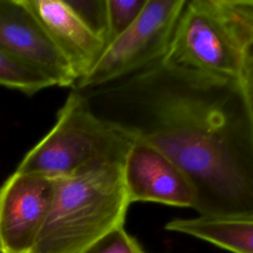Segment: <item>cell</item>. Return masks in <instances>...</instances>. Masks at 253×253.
Returning a JSON list of instances; mask_svg holds the SVG:
<instances>
[{"label":"cell","mask_w":253,"mask_h":253,"mask_svg":"<svg viewBox=\"0 0 253 253\" xmlns=\"http://www.w3.org/2000/svg\"><path fill=\"white\" fill-rule=\"evenodd\" d=\"M87 100L177 165L200 215L253 216V115L240 79L161 60L94 88Z\"/></svg>","instance_id":"1"},{"label":"cell","mask_w":253,"mask_h":253,"mask_svg":"<svg viewBox=\"0 0 253 253\" xmlns=\"http://www.w3.org/2000/svg\"><path fill=\"white\" fill-rule=\"evenodd\" d=\"M123 165L57 178L49 211L30 253H85L110 231L124 226L130 203Z\"/></svg>","instance_id":"2"},{"label":"cell","mask_w":253,"mask_h":253,"mask_svg":"<svg viewBox=\"0 0 253 253\" xmlns=\"http://www.w3.org/2000/svg\"><path fill=\"white\" fill-rule=\"evenodd\" d=\"M253 45V0H186L166 63L240 79Z\"/></svg>","instance_id":"3"},{"label":"cell","mask_w":253,"mask_h":253,"mask_svg":"<svg viewBox=\"0 0 253 253\" xmlns=\"http://www.w3.org/2000/svg\"><path fill=\"white\" fill-rule=\"evenodd\" d=\"M133 138L97 116L86 96L72 92L49 132L22 159L17 172L71 177L124 164Z\"/></svg>","instance_id":"4"},{"label":"cell","mask_w":253,"mask_h":253,"mask_svg":"<svg viewBox=\"0 0 253 253\" xmlns=\"http://www.w3.org/2000/svg\"><path fill=\"white\" fill-rule=\"evenodd\" d=\"M185 4L186 0H147L136 21L77 81L78 88H98L163 60Z\"/></svg>","instance_id":"5"},{"label":"cell","mask_w":253,"mask_h":253,"mask_svg":"<svg viewBox=\"0 0 253 253\" xmlns=\"http://www.w3.org/2000/svg\"><path fill=\"white\" fill-rule=\"evenodd\" d=\"M0 52L42 75L53 86L77 82L70 64L25 0H0Z\"/></svg>","instance_id":"6"},{"label":"cell","mask_w":253,"mask_h":253,"mask_svg":"<svg viewBox=\"0 0 253 253\" xmlns=\"http://www.w3.org/2000/svg\"><path fill=\"white\" fill-rule=\"evenodd\" d=\"M57 178L15 171L0 187V244L30 253L49 211Z\"/></svg>","instance_id":"7"},{"label":"cell","mask_w":253,"mask_h":253,"mask_svg":"<svg viewBox=\"0 0 253 253\" xmlns=\"http://www.w3.org/2000/svg\"><path fill=\"white\" fill-rule=\"evenodd\" d=\"M128 202H154L193 208L194 192L185 174L150 144L133 138L123 165Z\"/></svg>","instance_id":"8"},{"label":"cell","mask_w":253,"mask_h":253,"mask_svg":"<svg viewBox=\"0 0 253 253\" xmlns=\"http://www.w3.org/2000/svg\"><path fill=\"white\" fill-rule=\"evenodd\" d=\"M55 46L70 64L77 81L95 65L106 44L66 0H25Z\"/></svg>","instance_id":"9"},{"label":"cell","mask_w":253,"mask_h":253,"mask_svg":"<svg viewBox=\"0 0 253 253\" xmlns=\"http://www.w3.org/2000/svg\"><path fill=\"white\" fill-rule=\"evenodd\" d=\"M165 229L202 239L232 253H253V216L174 218L165 224Z\"/></svg>","instance_id":"10"},{"label":"cell","mask_w":253,"mask_h":253,"mask_svg":"<svg viewBox=\"0 0 253 253\" xmlns=\"http://www.w3.org/2000/svg\"><path fill=\"white\" fill-rule=\"evenodd\" d=\"M0 85L33 95L53 86L42 75L30 70L0 52Z\"/></svg>","instance_id":"11"},{"label":"cell","mask_w":253,"mask_h":253,"mask_svg":"<svg viewBox=\"0 0 253 253\" xmlns=\"http://www.w3.org/2000/svg\"><path fill=\"white\" fill-rule=\"evenodd\" d=\"M146 2L147 0H107V45L121 36L136 21Z\"/></svg>","instance_id":"12"},{"label":"cell","mask_w":253,"mask_h":253,"mask_svg":"<svg viewBox=\"0 0 253 253\" xmlns=\"http://www.w3.org/2000/svg\"><path fill=\"white\" fill-rule=\"evenodd\" d=\"M81 20L98 36L105 44L108 42L107 0H66Z\"/></svg>","instance_id":"13"},{"label":"cell","mask_w":253,"mask_h":253,"mask_svg":"<svg viewBox=\"0 0 253 253\" xmlns=\"http://www.w3.org/2000/svg\"><path fill=\"white\" fill-rule=\"evenodd\" d=\"M85 253H145L139 243L120 226L110 231Z\"/></svg>","instance_id":"14"},{"label":"cell","mask_w":253,"mask_h":253,"mask_svg":"<svg viewBox=\"0 0 253 253\" xmlns=\"http://www.w3.org/2000/svg\"><path fill=\"white\" fill-rule=\"evenodd\" d=\"M252 115H253V45L251 46L245 63H244V68L242 72V76L240 78Z\"/></svg>","instance_id":"15"},{"label":"cell","mask_w":253,"mask_h":253,"mask_svg":"<svg viewBox=\"0 0 253 253\" xmlns=\"http://www.w3.org/2000/svg\"><path fill=\"white\" fill-rule=\"evenodd\" d=\"M0 253H5V251H4V249H3V247L1 246V244H0Z\"/></svg>","instance_id":"16"}]
</instances>
